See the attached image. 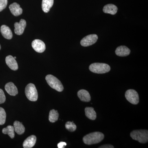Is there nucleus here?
Wrapping results in <instances>:
<instances>
[{
  "mask_svg": "<svg viewBox=\"0 0 148 148\" xmlns=\"http://www.w3.org/2000/svg\"><path fill=\"white\" fill-rule=\"evenodd\" d=\"M14 131L18 135L23 134L25 132V127L21 123L18 121H15L14 123Z\"/></svg>",
  "mask_w": 148,
  "mask_h": 148,
  "instance_id": "19",
  "label": "nucleus"
},
{
  "mask_svg": "<svg viewBox=\"0 0 148 148\" xmlns=\"http://www.w3.org/2000/svg\"><path fill=\"white\" fill-rule=\"evenodd\" d=\"M36 142V137L35 135H31L28 137L23 143V147L31 148L35 145Z\"/></svg>",
  "mask_w": 148,
  "mask_h": 148,
  "instance_id": "14",
  "label": "nucleus"
},
{
  "mask_svg": "<svg viewBox=\"0 0 148 148\" xmlns=\"http://www.w3.org/2000/svg\"><path fill=\"white\" fill-rule=\"evenodd\" d=\"M33 48L37 52L42 53L45 51L46 46L45 43L38 39L34 40L32 42Z\"/></svg>",
  "mask_w": 148,
  "mask_h": 148,
  "instance_id": "8",
  "label": "nucleus"
},
{
  "mask_svg": "<svg viewBox=\"0 0 148 148\" xmlns=\"http://www.w3.org/2000/svg\"><path fill=\"white\" fill-rule=\"evenodd\" d=\"M89 70L93 73L104 74L110 71V67L108 64L103 63H95L91 64L89 66Z\"/></svg>",
  "mask_w": 148,
  "mask_h": 148,
  "instance_id": "3",
  "label": "nucleus"
},
{
  "mask_svg": "<svg viewBox=\"0 0 148 148\" xmlns=\"http://www.w3.org/2000/svg\"><path fill=\"white\" fill-rule=\"evenodd\" d=\"M7 4L8 0H0V12L5 8Z\"/></svg>",
  "mask_w": 148,
  "mask_h": 148,
  "instance_id": "25",
  "label": "nucleus"
},
{
  "mask_svg": "<svg viewBox=\"0 0 148 148\" xmlns=\"http://www.w3.org/2000/svg\"><path fill=\"white\" fill-rule=\"evenodd\" d=\"M67 145V144L65 142H61L58 143L57 146L58 148H64Z\"/></svg>",
  "mask_w": 148,
  "mask_h": 148,
  "instance_id": "27",
  "label": "nucleus"
},
{
  "mask_svg": "<svg viewBox=\"0 0 148 148\" xmlns=\"http://www.w3.org/2000/svg\"><path fill=\"white\" fill-rule=\"evenodd\" d=\"M54 2V0H42V8L44 12L47 13L52 7Z\"/></svg>",
  "mask_w": 148,
  "mask_h": 148,
  "instance_id": "18",
  "label": "nucleus"
},
{
  "mask_svg": "<svg viewBox=\"0 0 148 148\" xmlns=\"http://www.w3.org/2000/svg\"><path fill=\"white\" fill-rule=\"evenodd\" d=\"M5 88L7 92L12 96H15L18 94L17 88L12 82H9L6 84Z\"/></svg>",
  "mask_w": 148,
  "mask_h": 148,
  "instance_id": "12",
  "label": "nucleus"
},
{
  "mask_svg": "<svg viewBox=\"0 0 148 148\" xmlns=\"http://www.w3.org/2000/svg\"><path fill=\"white\" fill-rule=\"evenodd\" d=\"M27 26V22L24 19H21L19 22H16L14 24V32L17 35H21L23 34Z\"/></svg>",
  "mask_w": 148,
  "mask_h": 148,
  "instance_id": "9",
  "label": "nucleus"
},
{
  "mask_svg": "<svg viewBox=\"0 0 148 148\" xmlns=\"http://www.w3.org/2000/svg\"><path fill=\"white\" fill-rule=\"evenodd\" d=\"M98 36L96 34L88 35L81 40L80 44L83 47H88L92 45L97 42Z\"/></svg>",
  "mask_w": 148,
  "mask_h": 148,
  "instance_id": "7",
  "label": "nucleus"
},
{
  "mask_svg": "<svg viewBox=\"0 0 148 148\" xmlns=\"http://www.w3.org/2000/svg\"><path fill=\"white\" fill-rule=\"evenodd\" d=\"M48 84L53 89L58 92H61L64 90V86L60 81L51 75H48L45 77Z\"/></svg>",
  "mask_w": 148,
  "mask_h": 148,
  "instance_id": "4",
  "label": "nucleus"
},
{
  "mask_svg": "<svg viewBox=\"0 0 148 148\" xmlns=\"http://www.w3.org/2000/svg\"><path fill=\"white\" fill-rule=\"evenodd\" d=\"M10 12L13 15L15 16H18L21 15L23 12L22 8L20 5L16 3H14L9 6Z\"/></svg>",
  "mask_w": 148,
  "mask_h": 148,
  "instance_id": "11",
  "label": "nucleus"
},
{
  "mask_svg": "<svg viewBox=\"0 0 148 148\" xmlns=\"http://www.w3.org/2000/svg\"><path fill=\"white\" fill-rule=\"evenodd\" d=\"M6 114L4 109L0 107V125H2L5 123Z\"/></svg>",
  "mask_w": 148,
  "mask_h": 148,
  "instance_id": "23",
  "label": "nucleus"
},
{
  "mask_svg": "<svg viewBox=\"0 0 148 148\" xmlns=\"http://www.w3.org/2000/svg\"><path fill=\"white\" fill-rule=\"evenodd\" d=\"M77 95L81 101L85 102H88L91 100L89 92L87 90L82 89L77 92Z\"/></svg>",
  "mask_w": 148,
  "mask_h": 148,
  "instance_id": "15",
  "label": "nucleus"
},
{
  "mask_svg": "<svg viewBox=\"0 0 148 148\" xmlns=\"http://www.w3.org/2000/svg\"><path fill=\"white\" fill-rule=\"evenodd\" d=\"M1 32L4 38L10 40L12 38V33L9 27L3 25L1 27Z\"/></svg>",
  "mask_w": 148,
  "mask_h": 148,
  "instance_id": "16",
  "label": "nucleus"
},
{
  "mask_svg": "<svg viewBox=\"0 0 148 148\" xmlns=\"http://www.w3.org/2000/svg\"><path fill=\"white\" fill-rule=\"evenodd\" d=\"M130 137L133 140L141 143H146L148 141V131L146 130H133L130 133Z\"/></svg>",
  "mask_w": 148,
  "mask_h": 148,
  "instance_id": "2",
  "label": "nucleus"
},
{
  "mask_svg": "<svg viewBox=\"0 0 148 148\" xmlns=\"http://www.w3.org/2000/svg\"><path fill=\"white\" fill-rule=\"evenodd\" d=\"M130 49L125 46H121L117 48L115 51L116 55L119 56H126L130 54Z\"/></svg>",
  "mask_w": 148,
  "mask_h": 148,
  "instance_id": "13",
  "label": "nucleus"
},
{
  "mask_svg": "<svg viewBox=\"0 0 148 148\" xmlns=\"http://www.w3.org/2000/svg\"><path fill=\"white\" fill-rule=\"evenodd\" d=\"M85 114L88 118L94 120L96 118V113L94 109L91 107H86L85 109Z\"/></svg>",
  "mask_w": 148,
  "mask_h": 148,
  "instance_id": "20",
  "label": "nucleus"
},
{
  "mask_svg": "<svg viewBox=\"0 0 148 148\" xmlns=\"http://www.w3.org/2000/svg\"><path fill=\"white\" fill-rule=\"evenodd\" d=\"M1 46L0 45V50H1Z\"/></svg>",
  "mask_w": 148,
  "mask_h": 148,
  "instance_id": "30",
  "label": "nucleus"
},
{
  "mask_svg": "<svg viewBox=\"0 0 148 148\" xmlns=\"http://www.w3.org/2000/svg\"><path fill=\"white\" fill-rule=\"evenodd\" d=\"M5 62L7 65L11 70L14 71L18 70V64L13 56L11 55L7 56L5 58Z\"/></svg>",
  "mask_w": 148,
  "mask_h": 148,
  "instance_id": "10",
  "label": "nucleus"
},
{
  "mask_svg": "<svg viewBox=\"0 0 148 148\" xmlns=\"http://www.w3.org/2000/svg\"><path fill=\"white\" fill-rule=\"evenodd\" d=\"M99 148H113L114 147L113 146L110 145H104L101 146V147H99Z\"/></svg>",
  "mask_w": 148,
  "mask_h": 148,
  "instance_id": "28",
  "label": "nucleus"
},
{
  "mask_svg": "<svg viewBox=\"0 0 148 148\" xmlns=\"http://www.w3.org/2000/svg\"><path fill=\"white\" fill-rule=\"evenodd\" d=\"M14 59H16V57H15H15H14Z\"/></svg>",
  "mask_w": 148,
  "mask_h": 148,
  "instance_id": "29",
  "label": "nucleus"
},
{
  "mask_svg": "<svg viewBox=\"0 0 148 148\" xmlns=\"http://www.w3.org/2000/svg\"><path fill=\"white\" fill-rule=\"evenodd\" d=\"M25 94L29 101H36L38 100V91L35 85L33 84L27 85L25 88Z\"/></svg>",
  "mask_w": 148,
  "mask_h": 148,
  "instance_id": "5",
  "label": "nucleus"
},
{
  "mask_svg": "<svg viewBox=\"0 0 148 148\" xmlns=\"http://www.w3.org/2000/svg\"><path fill=\"white\" fill-rule=\"evenodd\" d=\"M125 97L127 101L133 105H137L139 102V96L138 92L133 89H129L126 91Z\"/></svg>",
  "mask_w": 148,
  "mask_h": 148,
  "instance_id": "6",
  "label": "nucleus"
},
{
  "mask_svg": "<svg viewBox=\"0 0 148 148\" xmlns=\"http://www.w3.org/2000/svg\"><path fill=\"white\" fill-rule=\"evenodd\" d=\"M14 131L13 126L8 125L3 129L2 132L3 134H8L11 138L13 139L14 137Z\"/></svg>",
  "mask_w": 148,
  "mask_h": 148,
  "instance_id": "21",
  "label": "nucleus"
},
{
  "mask_svg": "<svg viewBox=\"0 0 148 148\" xmlns=\"http://www.w3.org/2000/svg\"><path fill=\"white\" fill-rule=\"evenodd\" d=\"M66 129L70 132H74L76 130L77 126L73 122L68 121L65 125Z\"/></svg>",
  "mask_w": 148,
  "mask_h": 148,
  "instance_id": "24",
  "label": "nucleus"
},
{
  "mask_svg": "<svg viewBox=\"0 0 148 148\" xmlns=\"http://www.w3.org/2000/svg\"><path fill=\"white\" fill-rule=\"evenodd\" d=\"M5 100L6 98L4 92L1 89H0V104L4 103Z\"/></svg>",
  "mask_w": 148,
  "mask_h": 148,
  "instance_id": "26",
  "label": "nucleus"
},
{
  "mask_svg": "<svg viewBox=\"0 0 148 148\" xmlns=\"http://www.w3.org/2000/svg\"><path fill=\"white\" fill-rule=\"evenodd\" d=\"M104 138V135L103 133L95 132L89 133L84 136L83 140L86 145H92L100 143Z\"/></svg>",
  "mask_w": 148,
  "mask_h": 148,
  "instance_id": "1",
  "label": "nucleus"
},
{
  "mask_svg": "<svg viewBox=\"0 0 148 148\" xmlns=\"http://www.w3.org/2000/svg\"><path fill=\"white\" fill-rule=\"evenodd\" d=\"M59 117V114L58 111L54 110H51L49 112V119L51 123H54L58 120Z\"/></svg>",
  "mask_w": 148,
  "mask_h": 148,
  "instance_id": "22",
  "label": "nucleus"
},
{
  "mask_svg": "<svg viewBox=\"0 0 148 148\" xmlns=\"http://www.w3.org/2000/svg\"><path fill=\"white\" fill-rule=\"evenodd\" d=\"M117 10L118 8L116 6L112 4L106 5L103 8V12L112 15L115 14L117 12Z\"/></svg>",
  "mask_w": 148,
  "mask_h": 148,
  "instance_id": "17",
  "label": "nucleus"
}]
</instances>
